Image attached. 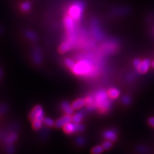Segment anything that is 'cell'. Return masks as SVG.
<instances>
[{
  "mask_svg": "<svg viewBox=\"0 0 154 154\" xmlns=\"http://www.w3.org/2000/svg\"><path fill=\"white\" fill-rule=\"evenodd\" d=\"M109 98L108 93L105 90L98 91L94 96L96 107L102 112H107L111 107V102Z\"/></svg>",
  "mask_w": 154,
  "mask_h": 154,
  "instance_id": "6da1fadb",
  "label": "cell"
},
{
  "mask_svg": "<svg viewBox=\"0 0 154 154\" xmlns=\"http://www.w3.org/2000/svg\"><path fill=\"white\" fill-rule=\"evenodd\" d=\"M72 71L76 75L87 76L93 72V67L91 62L87 60H82L76 63Z\"/></svg>",
  "mask_w": 154,
  "mask_h": 154,
  "instance_id": "7a4b0ae2",
  "label": "cell"
},
{
  "mask_svg": "<svg viewBox=\"0 0 154 154\" xmlns=\"http://www.w3.org/2000/svg\"><path fill=\"white\" fill-rule=\"evenodd\" d=\"M85 8V3L81 0H77L73 3L68 10V15L73 18L75 21H80L82 16Z\"/></svg>",
  "mask_w": 154,
  "mask_h": 154,
  "instance_id": "3957f363",
  "label": "cell"
},
{
  "mask_svg": "<svg viewBox=\"0 0 154 154\" xmlns=\"http://www.w3.org/2000/svg\"><path fill=\"white\" fill-rule=\"evenodd\" d=\"M64 131L68 134H73L76 132H82L85 130V127L83 125L80 123H69L63 127Z\"/></svg>",
  "mask_w": 154,
  "mask_h": 154,
  "instance_id": "277c9868",
  "label": "cell"
},
{
  "mask_svg": "<svg viewBox=\"0 0 154 154\" xmlns=\"http://www.w3.org/2000/svg\"><path fill=\"white\" fill-rule=\"evenodd\" d=\"M75 21L69 15H66L64 19V26L66 30L67 34L75 32Z\"/></svg>",
  "mask_w": 154,
  "mask_h": 154,
  "instance_id": "5b68a950",
  "label": "cell"
},
{
  "mask_svg": "<svg viewBox=\"0 0 154 154\" xmlns=\"http://www.w3.org/2000/svg\"><path fill=\"white\" fill-rule=\"evenodd\" d=\"M32 59L36 65H40L42 61V57L41 54V50L39 47L36 46L33 50L32 53Z\"/></svg>",
  "mask_w": 154,
  "mask_h": 154,
  "instance_id": "8992f818",
  "label": "cell"
},
{
  "mask_svg": "<svg viewBox=\"0 0 154 154\" xmlns=\"http://www.w3.org/2000/svg\"><path fill=\"white\" fill-rule=\"evenodd\" d=\"M71 121H72V117L71 116V115L66 114L63 117H62L61 118L57 120V121L55 123V126L57 128L64 127L66 125L70 123Z\"/></svg>",
  "mask_w": 154,
  "mask_h": 154,
  "instance_id": "52a82bcc",
  "label": "cell"
},
{
  "mask_svg": "<svg viewBox=\"0 0 154 154\" xmlns=\"http://www.w3.org/2000/svg\"><path fill=\"white\" fill-rule=\"evenodd\" d=\"M150 65V60L148 59H146L141 61L140 64H139V65L137 66L136 69L140 73H145L148 71Z\"/></svg>",
  "mask_w": 154,
  "mask_h": 154,
  "instance_id": "ba28073f",
  "label": "cell"
},
{
  "mask_svg": "<svg viewBox=\"0 0 154 154\" xmlns=\"http://www.w3.org/2000/svg\"><path fill=\"white\" fill-rule=\"evenodd\" d=\"M103 137L110 141H114L117 139V134L113 131H107L103 133Z\"/></svg>",
  "mask_w": 154,
  "mask_h": 154,
  "instance_id": "9c48e42d",
  "label": "cell"
},
{
  "mask_svg": "<svg viewBox=\"0 0 154 154\" xmlns=\"http://www.w3.org/2000/svg\"><path fill=\"white\" fill-rule=\"evenodd\" d=\"M42 110V108L41 105H37L33 109V110L31 111L30 114V119L31 120L32 122L34 121L36 118V116H37V114L39 113Z\"/></svg>",
  "mask_w": 154,
  "mask_h": 154,
  "instance_id": "30bf717a",
  "label": "cell"
},
{
  "mask_svg": "<svg viewBox=\"0 0 154 154\" xmlns=\"http://www.w3.org/2000/svg\"><path fill=\"white\" fill-rule=\"evenodd\" d=\"M61 107L64 112L68 115H71L73 113V109L72 106L67 102H63L62 103Z\"/></svg>",
  "mask_w": 154,
  "mask_h": 154,
  "instance_id": "8fae6325",
  "label": "cell"
},
{
  "mask_svg": "<svg viewBox=\"0 0 154 154\" xmlns=\"http://www.w3.org/2000/svg\"><path fill=\"white\" fill-rule=\"evenodd\" d=\"M85 104V100L82 98H80L75 100V102L72 103L71 106L73 109H79L82 107Z\"/></svg>",
  "mask_w": 154,
  "mask_h": 154,
  "instance_id": "7c38bea8",
  "label": "cell"
},
{
  "mask_svg": "<svg viewBox=\"0 0 154 154\" xmlns=\"http://www.w3.org/2000/svg\"><path fill=\"white\" fill-rule=\"evenodd\" d=\"M32 8V4L29 2H24L20 5V9L23 12H28Z\"/></svg>",
  "mask_w": 154,
  "mask_h": 154,
  "instance_id": "4fadbf2b",
  "label": "cell"
},
{
  "mask_svg": "<svg viewBox=\"0 0 154 154\" xmlns=\"http://www.w3.org/2000/svg\"><path fill=\"white\" fill-rule=\"evenodd\" d=\"M108 95L109 98L112 99H116L119 96V91L116 88H111L108 91Z\"/></svg>",
  "mask_w": 154,
  "mask_h": 154,
  "instance_id": "5bb4252c",
  "label": "cell"
},
{
  "mask_svg": "<svg viewBox=\"0 0 154 154\" xmlns=\"http://www.w3.org/2000/svg\"><path fill=\"white\" fill-rule=\"evenodd\" d=\"M25 35L28 39L31 41L35 42L37 41V35L36 33L32 30H27L25 32Z\"/></svg>",
  "mask_w": 154,
  "mask_h": 154,
  "instance_id": "9a60e30c",
  "label": "cell"
},
{
  "mask_svg": "<svg viewBox=\"0 0 154 154\" xmlns=\"http://www.w3.org/2000/svg\"><path fill=\"white\" fill-rule=\"evenodd\" d=\"M83 119V114L82 112H77L72 117V122L75 123H80Z\"/></svg>",
  "mask_w": 154,
  "mask_h": 154,
  "instance_id": "2e32d148",
  "label": "cell"
},
{
  "mask_svg": "<svg viewBox=\"0 0 154 154\" xmlns=\"http://www.w3.org/2000/svg\"><path fill=\"white\" fill-rule=\"evenodd\" d=\"M64 63L69 69L71 70L76 64L75 61L73 60H72L71 59H69V58H66V59H65L64 60Z\"/></svg>",
  "mask_w": 154,
  "mask_h": 154,
  "instance_id": "e0dca14e",
  "label": "cell"
},
{
  "mask_svg": "<svg viewBox=\"0 0 154 154\" xmlns=\"http://www.w3.org/2000/svg\"><path fill=\"white\" fill-rule=\"evenodd\" d=\"M103 148L102 146H96L92 148L91 150V153L92 154H100L103 151Z\"/></svg>",
  "mask_w": 154,
  "mask_h": 154,
  "instance_id": "ac0fdd59",
  "label": "cell"
},
{
  "mask_svg": "<svg viewBox=\"0 0 154 154\" xmlns=\"http://www.w3.org/2000/svg\"><path fill=\"white\" fill-rule=\"evenodd\" d=\"M32 127L34 130L38 131L42 127V122L37 121V120H34L32 122Z\"/></svg>",
  "mask_w": 154,
  "mask_h": 154,
  "instance_id": "d6986e66",
  "label": "cell"
},
{
  "mask_svg": "<svg viewBox=\"0 0 154 154\" xmlns=\"http://www.w3.org/2000/svg\"><path fill=\"white\" fill-rule=\"evenodd\" d=\"M43 122H44V123L46 125V126L49 127H51L55 125V122L49 118H45L44 120H43Z\"/></svg>",
  "mask_w": 154,
  "mask_h": 154,
  "instance_id": "ffe728a7",
  "label": "cell"
},
{
  "mask_svg": "<svg viewBox=\"0 0 154 154\" xmlns=\"http://www.w3.org/2000/svg\"><path fill=\"white\" fill-rule=\"evenodd\" d=\"M17 139V135L16 134H12L11 136H9L7 139V143H12L13 142L15 141Z\"/></svg>",
  "mask_w": 154,
  "mask_h": 154,
  "instance_id": "44dd1931",
  "label": "cell"
},
{
  "mask_svg": "<svg viewBox=\"0 0 154 154\" xmlns=\"http://www.w3.org/2000/svg\"><path fill=\"white\" fill-rule=\"evenodd\" d=\"M112 146V142L110 141H105L102 144V146L104 150H109V148H110Z\"/></svg>",
  "mask_w": 154,
  "mask_h": 154,
  "instance_id": "7402d4cb",
  "label": "cell"
},
{
  "mask_svg": "<svg viewBox=\"0 0 154 154\" xmlns=\"http://www.w3.org/2000/svg\"><path fill=\"white\" fill-rule=\"evenodd\" d=\"M44 119H45V113L43 112V110H42V111H41L37 114L35 120H37V121H39V122H43Z\"/></svg>",
  "mask_w": 154,
  "mask_h": 154,
  "instance_id": "603a6c76",
  "label": "cell"
},
{
  "mask_svg": "<svg viewBox=\"0 0 154 154\" xmlns=\"http://www.w3.org/2000/svg\"><path fill=\"white\" fill-rule=\"evenodd\" d=\"M122 100H123V102L125 104L128 105V104H129L130 103H131V98H130L128 96H124V97L122 99Z\"/></svg>",
  "mask_w": 154,
  "mask_h": 154,
  "instance_id": "cb8c5ba5",
  "label": "cell"
},
{
  "mask_svg": "<svg viewBox=\"0 0 154 154\" xmlns=\"http://www.w3.org/2000/svg\"><path fill=\"white\" fill-rule=\"evenodd\" d=\"M141 61V60L137 59H135V60H134V66H135V67H136V68H137V66L139 65V64H140Z\"/></svg>",
  "mask_w": 154,
  "mask_h": 154,
  "instance_id": "d4e9b609",
  "label": "cell"
},
{
  "mask_svg": "<svg viewBox=\"0 0 154 154\" xmlns=\"http://www.w3.org/2000/svg\"><path fill=\"white\" fill-rule=\"evenodd\" d=\"M148 123L151 126L154 127V118H151L148 119Z\"/></svg>",
  "mask_w": 154,
  "mask_h": 154,
  "instance_id": "484cf974",
  "label": "cell"
},
{
  "mask_svg": "<svg viewBox=\"0 0 154 154\" xmlns=\"http://www.w3.org/2000/svg\"><path fill=\"white\" fill-rule=\"evenodd\" d=\"M7 149H8V153H13V152H14V148L12 147V146H8V148H7Z\"/></svg>",
  "mask_w": 154,
  "mask_h": 154,
  "instance_id": "4316f807",
  "label": "cell"
},
{
  "mask_svg": "<svg viewBox=\"0 0 154 154\" xmlns=\"http://www.w3.org/2000/svg\"><path fill=\"white\" fill-rule=\"evenodd\" d=\"M2 28H1V26H0V33H1V32H2Z\"/></svg>",
  "mask_w": 154,
  "mask_h": 154,
  "instance_id": "83f0119b",
  "label": "cell"
},
{
  "mask_svg": "<svg viewBox=\"0 0 154 154\" xmlns=\"http://www.w3.org/2000/svg\"><path fill=\"white\" fill-rule=\"evenodd\" d=\"M152 66H153V67H154V61L153 62V63H152Z\"/></svg>",
  "mask_w": 154,
  "mask_h": 154,
  "instance_id": "f1b7e54d",
  "label": "cell"
}]
</instances>
